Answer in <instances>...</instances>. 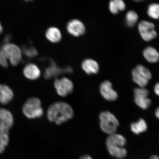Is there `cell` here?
Listing matches in <instances>:
<instances>
[{"label":"cell","instance_id":"6da1fadb","mask_svg":"<svg viewBox=\"0 0 159 159\" xmlns=\"http://www.w3.org/2000/svg\"><path fill=\"white\" fill-rule=\"evenodd\" d=\"M47 115L50 122L59 125L72 119L74 116V112L68 103L57 101L50 105Z\"/></svg>","mask_w":159,"mask_h":159},{"label":"cell","instance_id":"7a4b0ae2","mask_svg":"<svg viewBox=\"0 0 159 159\" xmlns=\"http://www.w3.org/2000/svg\"><path fill=\"white\" fill-rule=\"evenodd\" d=\"M126 143V139L124 136L116 133L109 135L106 140L107 148L109 154L119 159L126 156L127 151L124 148Z\"/></svg>","mask_w":159,"mask_h":159},{"label":"cell","instance_id":"3957f363","mask_svg":"<svg viewBox=\"0 0 159 159\" xmlns=\"http://www.w3.org/2000/svg\"><path fill=\"white\" fill-rule=\"evenodd\" d=\"M22 111L25 116L29 119L41 118L43 115L41 101L37 97L28 99L23 105Z\"/></svg>","mask_w":159,"mask_h":159},{"label":"cell","instance_id":"277c9868","mask_svg":"<svg viewBox=\"0 0 159 159\" xmlns=\"http://www.w3.org/2000/svg\"><path fill=\"white\" fill-rule=\"evenodd\" d=\"M8 61L11 65L16 66L21 62L22 52L20 47L14 43H4L0 48Z\"/></svg>","mask_w":159,"mask_h":159},{"label":"cell","instance_id":"5b68a950","mask_svg":"<svg viewBox=\"0 0 159 159\" xmlns=\"http://www.w3.org/2000/svg\"><path fill=\"white\" fill-rule=\"evenodd\" d=\"M100 126L103 132L109 135L115 134L119 126L116 117L108 111H103L99 115Z\"/></svg>","mask_w":159,"mask_h":159},{"label":"cell","instance_id":"8992f818","mask_svg":"<svg viewBox=\"0 0 159 159\" xmlns=\"http://www.w3.org/2000/svg\"><path fill=\"white\" fill-rule=\"evenodd\" d=\"M132 77L133 81L139 87L144 88L152 79V75L148 68L139 65L133 70Z\"/></svg>","mask_w":159,"mask_h":159},{"label":"cell","instance_id":"52a82bcc","mask_svg":"<svg viewBox=\"0 0 159 159\" xmlns=\"http://www.w3.org/2000/svg\"><path fill=\"white\" fill-rule=\"evenodd\" d=\"M54 86L57 94L61 97L68 96L73 92L74 89V85L72 81L65 77L56 79Z\"/></svg>","mask_w":159,"mask_h":159},{"label":"cell","instance_id":"ba28073f","mask_svg":"<svg viewBox=\"0 0 159 159\" xmlns=\"http://www.w3.org/2000/svg\"><path fill=\"white\" fill-rule=\"evenodd\" d=\"M153 23L146 20L141 21L138 25V30L141 37L145 41H150L157 37V34L155 30Z\"/></svg>","mask_w":159,"mask_h":159},{"label":"cell","instance_id":"9c48e42d","mask_svg":"<svg viewBox=\"0 0 159 159\" xmlns=\"http://www.w3.org/2000/svg\"><path fill=\"white\" fill-rule=\"evenodd\" d=\"M149 91L148 89L138 87L134 89V101L138 106L143 109H148L150 107L152 101L148 98Z\"/></svg>","mask_w":159,"mask_h":159},{"label":"cell","instance_id":"30bf717a","mask_svg":"<svg viewBox=\"0 0 159 159\" xmlns=\"http://www.w3.org/2000/svg\"><path fill=\"white\" fill-rule=\"evenodd\" d=\"M99 90L101 95L108 101H114L118 98V95L112 88V85L110 81L105 80L101 83Z\"/></svg>","mask_w":159,"mask_h":159},{"label":"cell","instance_id":"8fae6325","mask_svg":"<svg viewBox=\"0 0 159 159\" xmlns=\"http://www.w3.org/2000/svg\"><path fill=\"white\" fill-rule=\"evenodd\" d=\"M66 28L69 33L75 37H79L84 34L85 31L84 24L77 19L70 21L67 24Z\"/></svg>","mask_w":159,"mask_h":159},{"label":"cell","instance_id":"7c38bea8","mask_svg":"<svg viewBox=\"0 0 159 159\" xmlns=\"http://www.w3.org/2000/svg\"><path fill=\"white\" fill-rule=\"evenodd\" d=\"M23 71L25 77L30 80H35L38 79L41 75V71L39 67L32 63L26 65Z\"/></svg>","mask_w":159,"mask_h":159},{"label":"cell","instance_id":"4fadbf2b","mask_svg":"<svg viewBox=\"0 0 159 159\" xmlns=\"http://www.w3.org/2000/svg\"><path fill=\"white\" fill-rule=\"evenodd\" d=\"M81 66L83 70L86 74L89 75L96 74L99 70L98 63L92 59H85L83 61Z\"/></svg>","mask_w":159,"mask_h":159},{"label":"cell","instance_id":"5bb4252c","mask_svg":"<svg viewBox=\"0 0 159 159\" xmlns=\"http://www.w3.org/2000/svg\"><path fill=\"white\" fill-rule=\"evenodd\" d=\"M13 95V91L9 86L0 84V102L2 104H7L12 100Z\"/></svg>","mask_w":159,"mask_h":159},{"label":"cell","instance_id":"9a60e30c","mask_svg":"<svg viewBox=\"0 0 159 159\" xmlns=\"http://www.w3.org/2000/svg\"><path fill=\"white\" fill-rule=\"evenodd\" d=\"M143 53L145 59L149 63H156L159 61V52L154 47H146Z\"/></svg>","mask_w":159,"mask_h":159},{"label":"cell","instance_id":"2e32d148","mask_svg":"<svg viewBox=\"0 0 159 159\" xmlns=\"http://www.w3.org/2000/svg\"><path fill=\"white\" fill-rule=\"evenodd\" d=\"M48 39L53 43H57L61 41V34L60 30L57 28L52 27L47 30L45 33Z\"/></svg>","mask_w":159,"mask_h":159},{"label":"cell","instance_id":"e0dca14e","mask_svg":"<svg viewBox=\"0 0 159 159\" xmlns=\"http://www.w3.org/2000/svg\"><path fill=\"white\" fill-rule=\"evenodd\" d=\"M51 65V66L46 69L44 74V77L46 79H49L52 77L57 76V75L61 74V72H63L65 71V72L70 73L72 71L71 68H69L62 71V70L58 68L57 65L54 63H53Z\"/></svg>","mask_w":159,"mask_h":159},{"label":"cell","instance_id":"ac0fdd59","mask_svg":"<svg viewBox=\"0 0 159 159\" xmlns=\"http://www.w3.org/2000/svg\"><path fill=\"white\" fill-rule=\"evenodd\" d=\"M130 128L133 133L138 135L141 133L146 132L148 130V126L144 119L140 118L138 122L132 123Z\"/></svg>","mask_w":159,"mask_h":159},{"label":"cell","instance_id":"d6986e66","mask_svg":"<svg viewBox=\"0 0 159 159\" xmlns=\"http://www.w3.org/2000/svg\"><path fill=\"white\" fill-rule=\"evenodd\" d=\"M0 122L4 123L11 128L14 123L12 114L7 109L0 108Z\"/></svg>","mask_w":159,"mask_h":159},{"label":"cell","instance_id":"ffe728a7","mask_svg":"<svg viewBox=\"0 0 159 159\" xmlns=\"http://www.w3.org/2000/svg\"><path fill=\"white\" fill-rule=\"evenodd\" d=\"M109 11L113 14L116 15L119 11H124L126 5L122 0H113L109 2Z\"/></svg>","mask_w":159,"mask_h":159},{"label":"cell","instance_id":"44dd1931","mask_svg":"<svg viewBox=\"0 0 159 159\" xmlns=\"http://www.w3.org/2000/svg\"><path fill=\"white\" fill-rule=\"evenodd\" d=\"M139 17L137 13L134 11H129L126 16V22L129 27H133L138 21Z\"/></svg>","mask_w":159,"mask_h":159},{"label":"cell","instance_id":"7402d4cb","mask_svg":"<svg viewBox=\"0 0 159 159\" xmlns=\"http://www.w3.org/2000/svg\"><path fill=\"white\" fill-rule=\"evenodd\" d=\"M148 15L153 19H159V4L152 3L149 5L148 7Z\"/></svg>","mask_w":159,"mask_h":159},{"label":"cell","instance_id":"603a6c76","mask_svg":"<svg viewBox=\"0 0 159 159\" xmlns=\"http://www.w3.org/2000/svg\"><path fill=\"white\" fill-rule=\"evenodd\" d=\"M24 53L26 55L29 57H33L37 54L36 50L33 48L25 49L24 50Z\"/></svg>","mask_w":159,"mask_h":159},{"label":"cell","instance_id":"cb8c5ba5","mask_svg":"<svg viewBox=\"0 0 159 159\" xmlns=\"http://www.w3.org/2000/svg\"><path fill=\"white\" fill-rule=\"evenodd\" d=\"M0 65L4 68H7L9 66L8 61H7L1 50H0Z\"/></svg>","mask_w":159,"mask_h":159},{"label":"cell","instance_id":"d4e9b609","mask_svg":"<svg viewBox=\"0 0 159 159\" xmlns=\"http://www.w3.org/2000/svg\"><path fill=\"white\" fill-rule=\"evenodd\" d=\"M154 89L155 94L159 96V82L155 84Z\"/></svg>","mask_w":159,"mask_h":159},{"label":"cell","instance_id":"484cf974","mask_svg":"<svg viewBox=\"0 0 159 159\" xmlns=\"http://www.w3.org/2000/svg\"><path fill=\"white\" fill-rule=\"evenodd\" d=\"M79 159H93L92 157L89 155H84L81 156Z\"/></svg>","mask_w":159,"mask_h":159},{"label":"cell","instance_id":"4316f807","mask_svg":"<svg viewBox=\"0 0 159 159\" xmlns=\"http://www.w3.org/2000/svg\"><path fill=\"white\" fill-rule=\"evenodd\" d=\"M6 147L0 143V154L4 152Z\"/></svg>","mask_w":159,"mask_h":159},{"label":"cell","instance_id":"83f0119b","mask_svg":"<svg viewBox=\"0 0 159 159\" xmlns=\"http://www.w3.org/2000/svg\"><path fill=\"white\" fill-rule=\"evenodd\" d=\"M155 114L157 118L159 119V107L156 109Z\"/></svg>","mask_w":159,"mask_h":159},{"label":"cell","instance_id":"f1b7e54d","mask_svg":"<svg viewBox=\"0 0 159 159\" xmlns=\"http://www.w3.org/2000/svg\"><path fill=\"white\" fill-rule=\"evenodd\" d=\"M150 159H159V157L157 155H153L151 157Z\"/></svg>","mask_w":159,"mask_h":159},{"label":"cell","instance_id":"f546056e","mask_svg":"<svg viewBox=\"0 0 159 159\" xmlns=\"http://www.w3.org/2000/svg\"><path fill=\"white\" fill-rule=\"evenodd\" d=\"M3 31V28L2 26L1 23L0 22V35H1V34L2 33Z\"/></svg>","mask_w":159,"mask_h":159}]
</instances>
